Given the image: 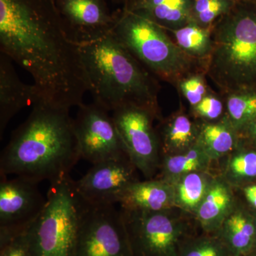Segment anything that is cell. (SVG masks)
I'll list each match as a JSON object with an SVG mask.
<instances>
[{"label":"cell","instance_id":"cell-1","mask_svg":"<svg viewBox=\"0 0 256 256\" xmlns=\"http://www.w3.org/2000/svg\"><path fill=\"white\" fill-rule=\"evenodd\" d=\"M0 50L32 76L41 102L70 109L90 90L78 45L53 0H0Z\"/></svg>","mask_w":256,"mask_h":256},{"label":"cell","instance_id":"cell-2","mask_svg":"<svg viewBox=\"0 0 256 256\" xmlns=\"http://www.w3.org/2000/svg\"><path fill=\"white\" fill-rule=\"evenodd\" d=\"M82 159L68 109L37 102L2 152L0 174L58 182Z\"/></svg>","mask_w":256,"mask_h":256},{"label":"cell","instance_id":"cell-3","mask_svg":"<svg viewBox=\"0 0 256 256\" xmlns=\"http://www.w3.org/2000/svg\"><path fill=\"white\" fill-rule=\"evenodd\" d=\"M79 48L94 102L109 112L133 106L159 117L156 80L112 32Z\"/></svg>","mask_w":256,"mask_h":256},{"label":"cell","instance_id":"cell-4","mask_svg":"<svg viewBox=\"0 0 256 256\" xmlns=\"http://www.w3.org/2000/svg\"><path fill=\"white\" fill-rule=\"evenodd\" d=\"M206 73L228 94L247 90L256 78V8L242 3L210 28Z\"/></svg>","mask_w":256,"mask_h":256},{"label":"cell","instance_id":"cell-5","mask_svg":"<svg viewBox=\"0 0 256 256\" xmlns=\"http://www.w3.org/2000/svg\"><path fill=\"white\" fill-rule=\"evenodd\" d=\"M114 14L112 34L150 73L173 82L190 72L193 58L180 50L164 28L124 8Z\"/></svg>","mask_w":256,"mask_h":256},{"label":"cell","instance_id":"cell-6","mask_svg":"<svg viewBox=\"0 0 256 256\" xmlns=\"http://www.w3.org/2000/svg\"><path fill=\"white\" fill-rule=\"evenodd\" d=\"M44 210L25 232L32 256H74L86 202L70 176L50 184Z\"/></svg>","mask_w":256,"mask_h":256},{"label":"cell","instance_id":"cell-7","mask_svg":"<svg viewBox=\"0 0 256 256\" xmlns=\"http://www.w3.org/2000/svg\"><path fill=\"white\" fill-rule=\"evenodd\" d=\"M120 212L133 256H178L188 227L172 210Z\"/></svg>","mask_w":256,"mask_h":256},{"label":"cell","instance_id":"cell-8","mask_svg":"<svg viewBox=\"0 0 256 256\" xmlns=\"http://www.w3.org/2000/svg\"><path fill=\"white\" fill-rule=\"evenodd\" d=\"M74 256H133L120 210L86 203Z\"/></svg>","mask_w":256,"mask_h":256},{"label":"cell","instance_id":"cell-9","mask_svg":"<svg viewBox=\"0 0 256 256\" xmlns=\"http://www.w3.org/2000/svg\"><path fill=\"white\" fill-rule=\"evenodd\" d=\"M78 108L74 126L82 159L94 164L129 158L109 111L94 102Z\"/></svg>","mask_w":256,"mask_h":256},{"label":"cell","instance_id":"cell-10","mask_svg":"<svg viewBox=\"0 0 256 256\" xmlns=\"http://www.w3.org/2000/svg\"><path fill=\"white\" fill-rule=\"evenodd\" d=\"M38 184L0 174V244L24 234L44 210L47 198Z\"/></svg>","mask_w":256,"mask_h":256},{"label":"cell","instance_id":"cell-11","mask_svg":"<svg viewBox=\"0 0 256 256\" xmlns=\"http://www.w3.org/2000/svg\"><path fill=\"white\" fill-rule=\"evenodd\" d=\"M112 118L132 164L151 178L160 166V138L152 126L154 116L146 109L127 106L112 111Z\"/></svg>","mask_w":256,"mask_h":256},{"label":"cell","instance_id":"cell-12","mask_svg":"<svg viewBox=\"0 0 256 256\" xmlns=\"http://www.w3.org/2000/svg\"><path fill=\"white\" fill-rule=\"evenodd\" d=\"M54 3L67 36L78 46L112 31L114 14L106 0H54Z\"/></svg>","mask_w":256,"mask_h":256},{"label":"cell","instance_id":"cell-13","mask_svg":"<svg viewBox=\"0 0 256 256\" xmlns=\"http://www.w3.org/2000/svg\"><path fill=\"white\" fill-rule=\"evenodd\" d=\"M137 169L129 158L101 162L92 168L77 181L74 188L86 203L90 205H114L131 184Z\"/></svg>","mask_w":256,"mask_h":256},{"label":"cell","instance_id":"cell-14","mask_svg":"<svg viewBox=\"0 0 256 256\" xmlns=\"http://www.w3.org/2000/svg\"><path fill=\"white\" fill-rule=\"evenodd\" d=\"M12 60L0 54V137L10 121L20 110L41 102L34 84H24L18 76Z\"/></svg>","mask_w":256,"mask_h":256},{"label":"cell","instance_id":"cell-15","mask_svg":"<svg viewBox=\"0 0 256 256\" xmlns=\"http://www.w3.org/2000/svg\"><path fill=\"white\" fill-rule=\"evenodd\" d=\"M121 210L160 212L175 206L174 186L162 180L136 181L122 192Z\"/></svg>","mask_w":256,"mask_h":256},{"label":"cell","instance_id":"cell-16","mask_svg":"<svg viewBox=\"0 0 256 256\" xmlns=\"http://www.w3.org/2000/svg\"><path fill=\"white\" fill-rule=\"evenodd\" d=\"M234 207L230 185L224 180L213 178L195 214L204 233L216 234Z\"/></svg>","mask_w":256,"mask_h":256},{"label":"cell","instance_id":"cell-17","mask_svg":"<svg viewBox=\"0 0 256 256\" xmlns=\"http://www.w3.org/2000/svg\"><path fill=\"white\" fill-rule=\"evenodd\" d=\"M193 0H136L124 9L146 16L165 30L182 28L192 20Z\"/></svg>","mask_w":256,"mask_h":256},{"label":"cell","instance_id":"cell-18","mask_svg":"<svg viewBox=\"0 0 256 256\" xmlns=\"http://www.w3.org/2000/svg\"><path fill=\"white\" fill-rule=\"evenodd\" d=\"M233 256H247L256 246V224L242 210L234 207L216 233Z\"/></svg>","mask_w":256,"mask_h":256},{"label":"cell","instance_id":"cell-19","mask_svg":"<svg viewBox=\"0 0 256 256\" xmlns=\"http://www.w3.org/2000/svg\"><path fill=\"white\" fill-rule=\"evenodd\" d=\"M200 126L186 114H178L165 122L162 128L160 142L164 156L188 150L198 140Z\"/></svg>","mask_w":256,"mask_h":256},{"label":"cell","instance_id":"cell-20","mask_svg":"<svg viewBox=\"0 0 256 256\" xmlns=\"http://www.w3.org/2000/svg\"><path fill=\"white\" fill-rule=\"evenodd\" d=\"M237 132L224 118L218 122L206 121L200 126L197 143L212 160L230 154L237 144Z\"/></svg>","mask_w":256,"mask_h":256},{"label":"cell","instance_id":"cell-21","mask_svg":"<svg viewBox=\"0 0 256 256\" xmlns=\"http://www.w3.org/2000/svg\"><path fill=\"white\" fill-rule=\"evenodd\" d=\"M212 160L202 146L196 143L183 152L164 156L160 162L162 178L173 184L178 178L194 172H206Z\"/></svg>","mask_w":256,"mask_h":256},{"label":"cell","instance_id":"cell-22","mask_svg":"<svg viewBox=\"0 0 256 256\" xmlns=\"http://www.w3.org/2000/svg\"><path fill=\"white\" fill-rule=\"evenodd\" d=\"M212 180L206 172H194L178 178L172 184L175 206L185 212L196 213Z\"/></svg>","mask_w":256,"mask_h":256},{"label":"cell","instance_id":"cell-23","mask_svg":"<svg viewBox=\"0 0 256 256\" xmlns=\"http://www.w3.org/2000/svg\"><path fill=\"white\" fill-rule=\"evenodd\" d=\"M166 31L172 32L176 44L190 58H208L212 48L210 28H202L192 21L182 28Z\"/></svg>","mask_w":256,"mask_h":256},{"label":"cell","instance_id":"cell-24","mask_svg":"<svg viewBox=\"0 0 256 256\" xmlns=\"http://www.w3.org/2000/svg\"><path fill=\"white\" fill-rule=\"evenodd\" d=\"M226 96L225 118L236 132L256 120V92L247 89Z\"/></svg>","mask_w":256,"mask_h":256},{"label":"cell","instance_id":"cell-25","mask_svg":"<svg viewBox=\"0 0 256 256\" xmlns=\"http://www.w3.org/2000/svg\"><path fill=\"white\" fill-rule=\"evenodd\" d=\"M178 256H233L217 234L188 236L182 242Z\"/></svg>","mask_w":256,"mask_h":256},{"label":"cell","instance_id":"cell-26","mask_svg":"<svg viewBox=\"0 0 256 256\" xmlns=\"http://www.w3.org/2000/svg\"><path fill=\"white\" fill-rule=\"evenodd\" d=\"M224 178L229 185L256 178V151L232 152L225 166Z\"/></svg>","mask_w":256,"mask_h":256},{"label":"cell","instance_id":"cell-27","mask_svg":"<svg viewBox=\"0 0 256 256\" xmlns=\"http://www.w3.org/2000/svg\"><path fill=\"white\" fill-rule=\"evenodd\" d=\"M233 0H193L192 20L204 28H212L214 21L228 13Z\"/></svg>","mask_w":256,"mask_h":256},{"label":"cell","instance_id":"cell-28","mask_svg":"<svg viewBox=\"0 0 256 256\" xmlns=\"http://www.w3.org/2000/svg\"><path fill=\"white\" fill-rule=\"evenodd\" d=\"M180 89L190 105H197L206 95V88L204 78L200 75L188 76L180 82Z\"/></svg>","mask_w":256,"mask_h":256},{"label":"cell","instance_id":"cell-29","mask_svg":"<svg viewBox=\"0 0 256 256\" xmlns=\"http://www.w3.org/2000/svg\"><path fill=\"white\" fill-rule=\"evenodd\" d=\"M193 110L197 116L206 121L216 120L223 114V102L216 96L207 94L197 105L194 106Z\"/></svg>","mask_w":256,"mask_h":256},{"label":"cell","instance_id":"cell-30","mask_svg":"<svg viewBox=\"0 0 256 256\" xmlns=\"http://www.w3.org/2000/svg\"><path fill=\"white\" fill-rule=\"evenodd\" d=\"M0 256H32L26 234L0 244Z\"/></svg>","mask_w":256,"mask_h":256},{"label":"cell","instance_id":"cell-31","mask_svg":"<svg viewBox=\"0 0 256 256\" xmlns=\"http://www.w3.org/2000/svg\"><path fill=\"white\" fill-rule=\"evenodd\" d=\"M244 194L248 202L256 208V185H250L244 188Z\"/></svg>","mask_w":256,"mask_h":256},{"label":"cell","instance_id":"cell-32","mask_svg":"<svg viewBox=\"0 0 256 256\" xmlns=\"http://www.w3.org/2000/svg\"><path fill=\"white\" fill-rule=\"evenodd\" d=\"M244 128H246L248 136L254 140V142H256V120L254 121Z\"/></svg>","mask_w":256,"mask_h":256},{"label":"cell","instance_id":"cell-33","mask_svg":"<svg viewBox=\"0 0 256 256\" xmlns=\"http://www.w3.org/2000/svg\"><path fill=\"white\" fill-rule=\"evenodd\" d=\"M114 4L122 5V8H127L133 4L136 0H111Z\"/></svg>","mask_w":256,"mask_h":256},{"label":"cell","instance_id":"cell-34","mask_svg":"<svg viewBox=\"0 0 256 256\" xmlns=\"http://www.w3.org/2000/svg\"><path fill=\"white\" fill-rule=\"evenodd\" d=\"M250 255H252V254H250V255H248V256H250Z\"/></svg>","mask_w":256,"mask_h":256},{"label":"cell","instance_id":"cell-35","mask_svg":"<svg viewBox=\"0 0 256 256\" xmlns=\"http://www.w3.org/2000/svg\"><path fill=\"white\" fill-rule=\"evenodd\" d=\"M255 224H256V220Z\"/></svg>","mask_w":256,"mask_h":256},{"label":"cell","instance_id":"cell-36","mask_svg":"<svg viewBox=\"0 0 256 256\" xmlns=\"http://www.w3.org/2000/svg\"><path fill=\"white\" fill-rule=\"evenodd\" d=\"M54 2V0H53Z\"/></svg>","mask_w":256,"mask_h":256}]
</instances>
